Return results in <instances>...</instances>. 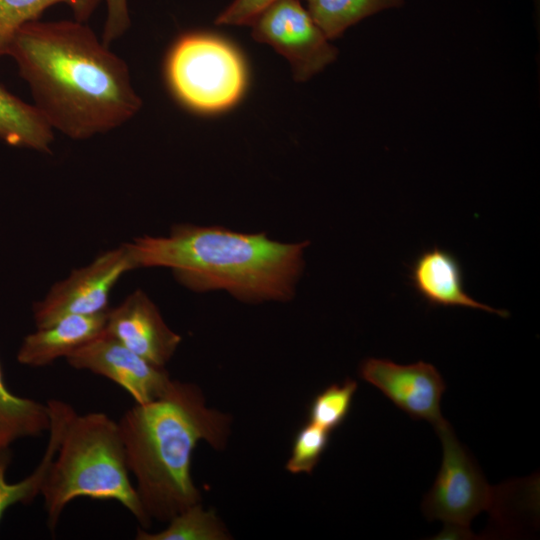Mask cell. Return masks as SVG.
Returning <instances> with one entry per match:
<instances>
[{
    "label": "cell",
    "mask_w": 540,
    "mask_h": 540,
    "mask_svg": "<svg viewBox=\"0 0 540 540\" xmlns=\"http://www.w3.org/2000/svg\"><path fill=\"white\" fill-rule=\"evenodd\" d=\"M47 403L19 397L6 386L0 364V451L19 438L35 437L49 430Z\"/></svg>",
    "instance_id": "cell-16"
},
{
    "label": "cell",
    "mask_w": 540,
    "mask_h": 540,
    "mask_svg": "<svg viewBox=\"0 0 540 540\" xmlns=\"http://www.w3.org/2000/svg\"><path fill=\"white\" fill-rule=\"evenodd\" d=\"M106 19L102 34V42L109 46L121 38L129 29L131 19L128 0H105Z\"/></svg>",
    "instance_id": "cell-23"
},
{
    "label": "cell",
    "mask_w": 540,
    "mask_h": 540,
    "mask_svg": "<svg viewBox=\"0 0 540 540\" xmlns=\"http://www.w3.org/2000/svg\"><path fill=\"white\" fill-rule=\"evenodd\" d=\"M7 56L27 83L33 105L70 139L108 133L141 110L126 62L86 22L31 21L15 34Z\"/></svg>",
    "instance_id": "cell-1"
},
{
    "label": "cell",
    "mask_w": 540,
    "mask_h": 540,
    "mask_svg": "<svg viewBox=\"0 0 540 540\" xmlns=\"http://www.w3.org/2000/svg\"><path fill=\"white\" fill-rule=\"evenodd\" d=\"M73 368L105 377L128 392L137 404L164 396L172 386L168 372L136 354L105 330L66 358Z\"/></svg>",
    "instance_id": "cell-9"
},
{
    "label": "cell",
    "mask_w": 540,
    "mask_h": 540,
    "mask_svg": "<svg viewBox=\"0 0 540 540\" xmlns=\"http://www.w3.org/2000/svg\"><path fill=\"white\" fill-rule=\"evenodd\" d=\"M440 438L443 456L435 482L425 495L422 509L429 520H440L441 536H470V524L487 512L497 524L506 525L507 504L512 483L498 487L486 481L478 465L457 439L447 420L434 428Z\"/></svg>",
    "instance_id": "cell-6"
},
{
    "label": "cell",
    "mask_w": 540,
    "mask_h": 540,
    "mask_svg": "<svg viewBox=\"0 0 540 540\" xmlns=\"http://www.w3.org/2000/svg\"><path fill=\"white\" fill-rule=\"evenodd\" d=\"M174 96L187 108L214 113L233 106L246 86L241 54L225 39L204 32L179 37L165 62Z\"/></svg>",
    "instance_id": "cell-5"
},
{
    "label": "cell",
    "mask_w": 540,
    "mask_h": 540,
    "mask_svg": "<svg viewBox=\"0 0 540 540\" xmlns=\"http://www.w3.org/2000/svg\"><path fill=\"white\" fill-rule=\"evenodd\" d=\"M357 388V382L349 378L326 387L311 402L309 422L329 432L339 427L349 414Z\"/></svg>",
    "instance_id": "cell-20"
},
{
    "label": "cell",
    "mask_w": 540,
    "mask_h": 540,
    "mask_svg": "<svg viewBox=\"0 0 540 540\" xmlns=\"http://www.w3.org/2000/svg\"><path fill=\"white\" fill-rule=\"evenodd\" d=\"M166 529L149 533L138 528L137 540H225L230 536L213 510H204L200 502L183 510Z\"/></svg>",
    "instance_id": "cell-19"
},
{
    "label": "cell",
    "mask_w": 540,
    "mask_h": 540,
    "mask_svg": "<svg viewBox=\"0 0 540 540\" xmlns=\"http://www.w3.org/2000/svg\"><path fill=\"white\" fill-rule=\"evenodd\" d=\"M101 0H0V58L7 56L11 41L25 24L38 20L47 8L56 4L70 7L74 18L86 22Z\"/></svg>",
    "instance_id": "cell-18"
},
{
    "label": "cell",
    "mask_w": 540,
    "mask_h": 540,
    "mask_svg": "<svg viewBox=\"0 0 540 540\" xmlns=\"http://www.w3.org/2000/svg\"><path fill=\"white\" fill-rule=\"evenodd\" d=\"M105 332L161 367L172 358L182 340L168 327L157 306L141 289L108 309Z\"/></svg>",
    "instance_id": "cell-11"
},
{
    "label": "cell",
    "mask_w": 540,
    "mask_h": 540,
    "mask_svg": "<svg viewBox=\"0 0 540 540\" xmlns=\"http://www.w3.org/2000/svg\"><path fill=\"white\" fill-rule=\"evenodd\" d=\"M138 268L166 267L195 292L223 289L244 302L292 298L309 241L281 243L264 233L176 224L168 236L126 243Z\"/></svg>",
    "instance_id": "cell-2"
},
{
    "label": "cell",
    "mask_w": 540,
    "mask_h": 540,
    "mask_svg": "<svg viewBox=\"0 0 540 540\" xmlns=\"http://www.w3.org/2000/svg\"><path fill=\"white\" fill-rule=\"evenodd\" d=\"M41 495L51 531L65 507L81 497L117 501L143 527L151 524L130 481L118 422L102 412L79 415L74 411L70 416Z\"/></svg>",
    "instance_id": "cell-4"
},
{
    "label": "cell",
    "mask_w": 540,
    "mask_h": 540,
    "mask_svg": "<svg viewBox=\"0 0 540 540\" xmlns=\"http://www.w3.org/2000/svg\"><path fill=\"white\" fill-rule=\"evenodd\" d=\"M359 374L411 418L426 420L434 428L446 420L441 413L446 384L434 365L367 358L360 364Z\"/></svg>",
    "instance_id": "cell-10"
},
{
    "label": "cell",
    "mask_w": 540,
    "mask_h": 540,
    "mask_svg": "<svg viewBox=\"0 0 540 540\" xmlns=\"http://www.w3.org/2000/svg\"><path fill=\"white\" fill-rule=\"evenodd\" d=\"M230 425L229 415L206 406L197 385L179 381L161 398L136 403L122 415L118 426L127 466L151 520L168 522L200 502L191 476L193 450L201 440L223 449Z\"/></svg>",
    "instance_id": "cell-3"
},
{
    "label": "cell",
    "mask_w": 540,
    "mask_h": 540,
    "mask_svg": "<svg viewBox=\"0 0 540 540\" xmlns=\"http://www.w3.org/2000/svg\"><path fill=\"white\" fill-rule=\"evenodd\" d=\"M106 313L71 315L26 335L17 352L19 363L43 367L100 335L105 330Z\"/></svg>",
    "instance_id": "cell-13"
},
{
    "label": "cell",
    "mask_w": 540,
    "mask_h": 540,
    "mask_svg": "<svg viewBox=\"0 0 540 540\" xmlns=\"http://www.w3.org/2000/svg\"><path fill=\"white\" fill-rule=\"evenodd\" d=\"M137 269L127 244L107 250L89 264L54 283L32 307L38 327L71 315L107 312L112 289L127 272Z\"/></svg>",
    "instance_id": "cell-7"
},
{
    "label": "cell",
    "mask_w": 540,
    "mask_h": 540,
    "mask_svg": "<svg viewBox=\"0 0 540 540\" xmlns=\"http://www.w3.org/2000/svg\"><path fill=\"white\" fill-rule=\"evenodd\" d=\"M415 291L431 306L466 307L480 309L507 317L502 309H495L472 298L465 290L460 261L450 251L433 247L421 252L410 270Z\"/></svg>",
    "instance_id": "cell-12"
},
{
    "label": "cell",
    "mask_w": 540,
    "mask_h": 540,
    "mask_svg": "<svg viewBox=\"0 0 540 540\" xmlns=\"http://www.w3.org/2000/svg\"><path fill=\"white\" fill-rule=\"evenodd\" d=\"M277 0H233L216 18L217 25H250Z\"/></svg>",
    "instance_id": "cell-22"
},
{
    "label": "cell",
    "mask_w": 540,
    "mask_h": 540,
    "mask_svg": "<svg viewBox=\"0 0 540 540\" xmlns=\"http://www.w3.org/2000/svg\"><path fill=\"white\" fill-rule=\"evenodd\" d=\"M54 130L38 109L0 85V141L18 148L51 153Z\"/></svg>",
    "instance_id": "cell-15"
},
{
    "label": "cell",
    "mask_w": 540,
    "mask_h": 540,
    "mask_svg": "<svg viewBox=\"0 0 540 540\" xmlns=\"http://www.w3.org/2000/svg\"><path fill=\"white\" fill-rule=\"evenodd\" d=\"M330 433L311 422L301 427L295 436L286 469L293 474H311L328 446Z\"/></svg>",
    "instance_id": "cell-21"
},
{
    "label": "cell",
    "mask_w": 540,
    "mask_h": 540,
    "mask_svg": "<svg viewBox=\"0 0 540 540\" xmlns=\"http://www.w3.org/2000/svg\"><path fill=\"white\" fill-rule=\"evenodd\" d=\"M252 37L272 46L290 62L303 82L335 61L338 50L314 22L300 0H277L250 24Z\"/></svg>",
    "instance_id": "cell-8"
},
{
    "label": "cell",
    "mask_w": 540,
    "mask_h": 540,
    "mask_svg": "<svg viewBox=\"0 0 540 540\" xmlns=\"http://www.w3.org/2000/svg\"><path fill=\"white\" fill-rule=\"evenodd\" d=\"M310 16L328 40L381 11L398 8L405 0H304Z\"/></svg>",
    "instance_id": "cell-17"
},
{
    "label": "cell",
    "mask_w": 540,
    "mask_h": 540,
    "mask_svg": "<svg viewBox=\"0 0 540 540\" xmlns=\"http://www.w3.org/2000/svg\"><path fill=\"white\" fill-rule=\"evenodd\" d=\"M47 405L50 413L47 448L37 468L28 477L16 483H9L6 479V471L11 462V452L9 449L0 451V521L10 506L16 503L30 504L41 494L46 474L59 447L64 427L75 411L70 404L62 400L51 399Z\"/></svg>",
    "instance_id": "cell-14"
}]
</instances>
